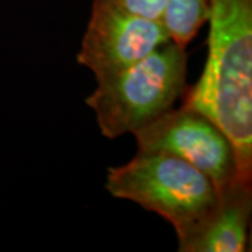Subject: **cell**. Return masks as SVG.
I'll return each instance as SVG.
<instances>
[{
	"instance_id": "1",
	"label": "cell",
	"mask_w": 252,
	"mask_h": 252,
	"mask_svg": "<svg viewBox=\"0 0 252 252\" xmlns=\"http://www.w3.org/2000/svg\"><path fill=\"white\" fill-rule=\"evenodd\" d=\"M207 59L182 107L205 114L233 143L252 184V0H210Z\"/></svg>"
},
{
	"instance_id": "2",
	"label": "cell",
	"mask_w": 252,
	"mask_h": 252,
	"mask_svg": "<svg viewBox=\"0 0 252 252\" xmlns=\"http://www.w3.org/2000/svg\"><path fill=\"white\" fill-rule=\"evenodd\" d=\"M105 188L114 198L135 202L165 219L178 241L206 221L221 196L205 172L162 152H136L124 165L109 167Z\"/></svg>"
},
{
	"instance_id": "3",
	"label": "cell",
	"mask_w": 252,
	"mask_h": 252,
	"mask_svg": "<svg viewBox=\"0 0 252 252\" xmlns=\"http://www.w3.org/2000/svg\"><path fill=\"white\" fill-rule=\"evenodd\" d=\"M187 48L167 42L139 62L97 81L86 98L101 135L118 139L135 133L172 108L187 91Z\"/></svg>"
},
{
	"instance_id": "4",
	"label": "cell",
	"mask_w": 252,
	"mask_h": 252,
	"mask_svg": "<svg viewBox=\"0 0 252 252\" xmlns=\"http://www.w3.org/2000/svg\"><path fill=\"white\" fill-rule=\"evenodd\" d=\"M137 152H162L205 172L220 192L240 178L233 143L205 114L181 107L168 109L133 133Z\"/></svg>"
},
{
	"instance_id": "5",
	"label": "cell",
	"mask_w": 252,
	"mask_h": 252,
	"mask_svg": "<svg viewBox=\"0 0 252 252\" xmlns=\"http://www.w3.org/2000/svg\"><path fill=\"white\" fill-rule=\"evenodd\" d=\"M171 38L161 20L140 17L93 0L76 61L101 81L139 62Z\"/></svg>"
},
{
	"instance_id": "6",
	"label": "cell",
	"mask_w": 252,
	"mask_h": 252,
	"mask_svg": "<svg viewBox=\"0 0 252 252\" xmlns=\"http://www.w3.org/2000/svg\"><path fill=\"white\" fill-rule=\"evenodd\" d=\"M252 184L238 180L221 190L215 212L196 231L178 241L180 252H248Z\"/></svg>"
},
{
	"instance_id": "7",
	"label": "cell",
	"mask_w": 252,
	"mask_h": 252,
	"mask_svg": "<svg viewBox=\"0 0 252 252\" xmlns=\"http://www.w3.org/2000/svg\"><path fill=\"white\" fill-rule=\"evenodd\" d=\"M210 0H167L162 24L171 42L187 48L207 23Z\"/></svg>"
},
{
	"instance_id": "8",
	"label": "cell",
	"mask_w": 252,
	"mask_h": 252,
	"mask_svg": "<svg viewBox=\"0 0 252 252\" xmlns=\"http://www.w3.org/2000/svg\"><path fill=\"white\" fill-rule=\"evenodd\" d=\"M117 9L140 17L162 20L167 0H104Z\"/></svg>"
}]
</instances>
